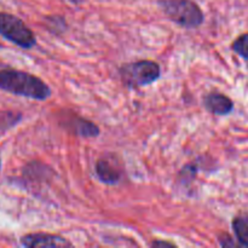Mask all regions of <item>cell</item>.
Wrapping results in <instances>:
<instances>
[{
    "mask_svg": "<svg viewBox=\"0 0 248 248\" xmlns=\"http://www.w3.org/2000/svg\"><path fill=\"white\" fill-rule=\"evenodd\" d=\"M61 125L64 130L69 131L70 133L80 136V137L91 138L97 137L99 135V128L96 124L92 121L86 120L75 114H67L64 115V119L61 120Z\"/></svg>",
    "mask_w": 248,
    "mask_h": 248,
    "instance_id": "8992f818",
    "label": "cell"
},
{
    "mask_svg": "<svg viewBox=\"0 0 248 248\" xmlns=\"http://www.w3.org/2000/svg\"><path fill=\"white\" fill-rule=\"evenodd\" d=\"M124 85L128 89L147 86L161 77V68L154 61H137L124 64L119 70Z\"/></svg>",
    "mask_w": 248,
    "mask_h": 248,
    "instance_id": "3957f363",
    "label": "cell"
},
{
    "mask_svg": "<svg viewBox=\"0 0 248 248\" xmlns=\"http://www.w3.org/2000/svg\"><path fill=\"white\" fill-rule=\"evenodd\" d=\"M96 174L98 179L108 186L120 183L125 177L123 164L118 156L113 154H107L96 162Z\"/></svg>",
    "mask_w": 248,
    "mask_h": 248,
    "instance_id": "5b68a950",
    "label": "cell"
},
{
    "mask_svg": "<svg viewBox=\"0 0 248 248\" xmlns=\"http://www.w3.org/2000/svg\"><path fill=\"white\" fill-rule=\"evenodd\" d=\"M232 229L235 236L241 246L248 247V215L241 213L232 220Z\"/></svg>",
    "mask_w": 248,
    "mask_h": 248,
    "instance_id": "9c48e42d",
    "label": "cell"
},
{
    "mask_svg": "<svg viewBox=\"0 0 248 248\" xmlns=\"http://www.w3.org/2000/svg\"><path fill=\"white\" fill-rule=\"evenodd\" d=\"M0 169H1V156H0Z\"/></svg>",
    "mask_w": 248,
    "mask_h": 248,
    "instance_id": "4fadbf2b",
    "label": "cell"
},
{
    "mask_svg": "<svg viewBox=\"0 0 248 248\" xmlns=\"http://www.w3.org/2000/svg\"><path fill=\"white\" fill-rule=\"evenodd\" d=\"M0 90L35 101H45L51 96L50 87L43 80L16 69L0 70Z\"/></svg>",
    "mask_w": 248,
    "mask_h": 248,
    "instance_id": "6da1fadb",
    "label": "cell"
},
{
    "mask_svg": "<svg viewBox=\"0 0 248 248\" xmlns=\"http://www.w3.org/2000/svg\"><path fill=\"white\" fill-rule=\"evenodd\" d=\"M152 246H160V247H173L174 245L172 242H166V241H154L152 244Z\"/></svg>",
    "mask_w": 248,
    "mask_h": 248,
    "instance_id": "7c38bea8",
    "label": "cell"
},
{
    "mask_svg": "<svg viewBox=\"0 0 248 248\" xmlns=\"http://www.w3.org/2000/svg\"><path fill=\"white\" fill-rule=\"evenodd\" d=\"M196 172H198V167L195 164H188L182 169L181 176H182V182L183 183H190L193 181V178L195 177Z\"/></svg>",
    "mask_w": 248,
    "mask_h": 248,
    "instance_id": "8fae6325",
    "label": "cell"
},
{
    "mask_svg": "<svg viewBox=\"0 0 248 248\" xmlns=\"http://www.w3.org/2000/svg\"><path fill=\"white\" fill-rule=\"evenodd\" d=\"M232 50L241 56L245 60H248V33L239 36L232 44Z\"/></svg>",
    "mask_w": 248,
    "mask_h": 248,
    "instance_id": "30bf717a",
    "label": "cell"
},
{
    "mask_svg": "<svg viewBox=\"0 0 248 248\" xmlns=\"http://www.w3.org/2000/svg\"><path fill=\"white\" fill-rule=\"evenodd\" d=\"M203 106L215 115H228L234 109V103L229 97L218 92H211L203 97Z\"/></svg>",
    "mask_w": 248,
    "mask_h": 248,
    "instance_id": "ba28073f",
    "label": "cell"
},
{
    "mask_svg": "<svg viewBox=\"0 0 248 248\" xmlns=\"http://www.w3.org/2000/svg\"><path fill=\"white\" fill-rule=\"evenodd\" d=\"M160 6L171 21L184 28H198L203 23V12L191 0H160Z\"/></svg>",
    "mask_w": 248,
    "mask_h": 248,
    "instance_id": "7a4b0ae2",
    "label": "cell"
},
{
    "mask_svg": "<svg viewBox=\"0 0 248 248\" xmlns=\"http://www.w3.org/2000/svg\"><path fill=\"white\" fill-rule=\"evenodd\" d=\"M21 245L29 248H43V247H70L72 244L63 237L57 235L46 234V232H35L28 234L21 239Z\"/></svg>",
    "mask_w": 248,
    "mask_h": 248,
    "instance_id": "52a82bcc",
    "label": "cell"
},
{
    "mask_svg": "<svg viewBox=\"0 0 248 248\" xmlns=\"http://www.w3.org/2000/svg\"><path fill=\"white\" fill-rule=\"evenodd\" d=\"M0 35L22 48H31L36 44L33 31L18 17L0 12Z\"/></svg>",
    "mask_w": 248,
    "mask_h": 248,
    "instance_id": "277c9868",
    "label": "cell"
}]
</instances>
